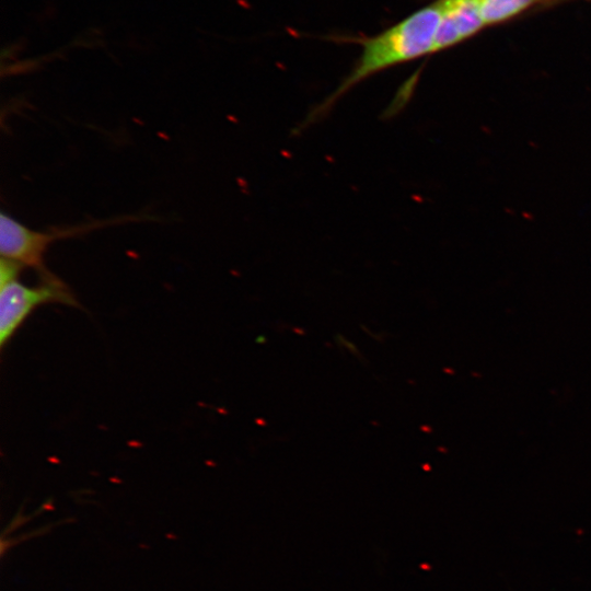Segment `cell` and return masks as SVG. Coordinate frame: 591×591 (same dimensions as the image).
I'll return each mask as SVG.
<instances>
[{"label":"cell","mask_w":591,"mask_h":591,"mask_svg":"<svg viewBox=\"0 0 591 591\" xmlns=\"http://www.w3.org/2000/svg\"><path fill=\"white\" fill-rule=\"evenodd\" d=\"M441 16V0H434L373 36L348 38L361 46L360 55L336 89L309 113L299 128L325 117L340 97L372 76L434 54Z\"/></svg>","instance_id":"1"},{"label":"cell","mask_w":591,"mask_h":591,"mask_svg":"<svg viewBox=\"0 0 591 591\" xmlns=\"http://www.w3.org/2000/svg\"><path fill=\"white\" fill-rule=\"evenodd\" d=\"M538 0H477L479 14L487 25L505 22L532 7Z\"/></svg>","instance_id":"5"},{"label":"cell","mask_w":591,"mask_h":591,"mask_svg":"<svg viewBox=\"0 0 591 591\" xmlns=\"http://www.w3.org/2000/svg\"><path fill=\"white\" fill-rule=\"evenodd\" d=\"M106 224L105 221H99L68 229L44 232L32 230L2 212L0 216L1 258L44 273L46 271L44 266V255L54 241L76 236L105 227Z\"/></svg>","instance_id":"3"},{"label":"cell","mask_w":591,"mask_h":591,"mask_svg":"<svg viewBox=\"0 0 591 591\" xmlns=\"http://www.w3.org/2000/svg\"><path fill=\"white\" fill-rule=\"evenodd\" d=\"M24 267L1 258L0 262V346L3 348L26 317L39 305L61 303L79 306L73 293L61 279L49 271L40 273L38 286L19 280Z\"/></svg>","instance_id":"2"},{"label":"cell","mask_w":591,"mask_h":591,"mask_svg":"<svg viewBox=\"0 0 591 591\" xmlns=\"http://www.w3.org/2000/svg\"><path fill=\"white\" fill-rule=\"evenodd\" d=\"M441 3L442 16L434 53L451 48L485 27L477 0H441Z\"/></svg>","instance_id":"4"}]
</instances>
